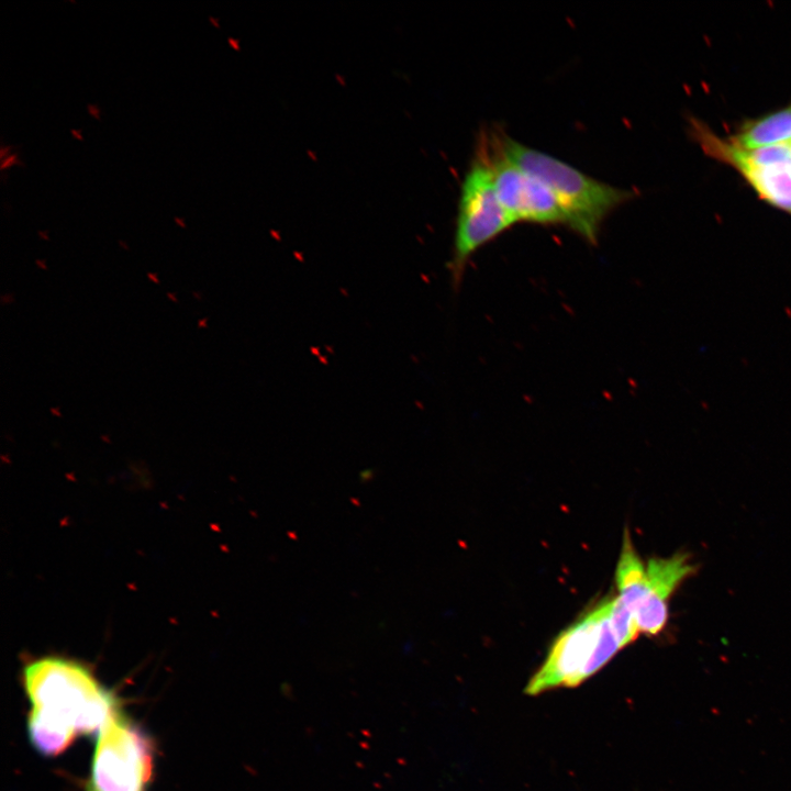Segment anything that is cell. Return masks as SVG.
Masks as SVG:
<instances>
[{
  "label": "cell",
  "instance_id": "8",
  "mask_svg": "<svg viewBox=\"0 0 791 791\" xmlns=\"http://www.w3.org/2000/svg\"><path fill=\"white\" fill-rule=\"evenodd\" d=\"M694 571V564L684 553L648 560L644 595L635 612L639 633L656 635L664 630L669 616L671 595Z\"/></svg>",
  "mask_w": 791,
  "mask_h": 791
},
{
  "label": "cell",
  "instance_id": "4",
  "mask_svg": "<svg viewBox=\"0 0 791 791\" xmlns=\"http://www.w3.org/2000/svg\"><path fill=\"white\" fill-rule=\"evenodd\" d=\"M515 222L495 191L489 163L488 134L480 133L475 155L464 176L457 205L449 269L457 285L470 257Z\"/></svg>",
  "mask_w": 791,
  "mask_h": 791
},
{
  "label": "cell",
  "instance_id": "2",
  "mask_svg": "<svg viewBox=\"0 0 791 791\" xmlns=\"http://www.w3.org/2000/svg\"><path fill=\"white\" fill-rule=\"evenodd\" d=\"M498 136L505 155L552 190L569 215V229L588 242L594 243L606 216L634 197L632 190L600 181L501 131Z\"/></svg>",
  "mask_w": 791,
  "mask_h": 791
},
{
  "label": "cell",
  "instance_id": "6",
  "mask_svg": "<svg viewBox=\"0 0 791 791\" xmlns=\"http://www.w3.org/2000/svg\"><path fill=\"white\" fill-rule=\"evenodd\" d=\"M488 149L495 191L515 223L560 224L570 227L569 215L552 190L505 155L498 131H491L488 135Z\"/></svg>",
  "mask_w": 791,
  "mask_h": 791
},
{
  "label": "cell",
  "instance_id": "9",
  "mask_svg": "<svg viewBox=\"0 0 791 791\" xmlns=\"http://www.w3.org/2000/svg\"><path fill=\"white\" fill-rule=\"evenodd\" d=\"M731 140L747 149L790 142L791 104L745 122Z\"/></svg>",
  "mask_w": 791,
  "mask_h": 791
},
{
  "label": "cell",
  "instance_id": "11",
  "mask_svg": "<svg viewBox=\"0 0 791 791\" xmlns=\"http://www.w3.org/2000/svg\"><path fill=\"white\" fill-rule=\"evenodd\" d=\"M791 142V141H790Z\"/></svg>",
  "mask_w": 791,
  "mask_h": 791
},
{
  "label": "cell",
  "instance_id": "3",
  "mask_svg": "<svg viewBox=\"0 0 791 791\" xmlns=\"http://www.w3.org/2000/svg\"><path fill=\"white\" fill-rule=\"evenodd\" d=\"M612 598L603 599L554 640L525 692L539 694L576 687L605 666L623 648L610 621Z\"/></svg>",
  "mask_w": 791,
  "mask_h": 791
},
{
  "label": "cell",
  "instance_id": "1",
  "mask_svg": "<svg viewBox=\"0 0 791 791\" xmlns=\"http://www.w3.org/2000/svg\"><path fill=\"white\" fill-rule=\"evenodd\" d=\"M22 680L32 709L27 735L44 756L63 753L78 735L99 733L119 708L81 661L45 656L29 661Z\"/></svg>",
  "mask_w": 791,
  "mask_h": 791
},
{
  "label": "cell",
  "instance_id": "7",
  "mask_svg": "<svg viewBox=\"0 0 791 791\" xmlns=\"http://www.w3.org/2000/svg\"><path fill=\"white\" fill-rule=\"evenodd\" d=\"M690 125L693 138L706 155L736 169L762 200L791 215V166L754 165L731 138L720 137L697 119Z\"/></svg>",
  "mask_w": 791,
  "mask_h": 791
},
{
  "label": "cell",
  "instance_id": "5",
  "mask_svg": "<svg viewBox=\"0 0 791 791\" xmlns=\"http://www.w3.org/2000/svg\"><path fill=\"white\" fill-rule=\"evenodd\" d=\"M152 771L149 738L118 708L98 733L88 791H145Z\"/></svg>",
  "mask_w": 791,
  "mask_h": 791
},
{
  "label": "cell",
  "instance_id": "10",
  "mask_svg": "<svg viewBox=\"0 0 791 791\" xmlns=\"http://www.w3.org/2000/svg\"><path fill=\"white\" fill-rule=\"evenodd\" d=\"M645 581L646 564L636 552L626 530L615 568V582L619 598L634 616L644 595Z\"/></svg>",
  "mask_w": 791,
  "mask_h": 791
}]
</instances>
